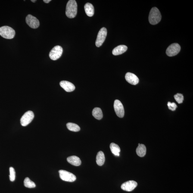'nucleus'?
<instances>
[{"mask_svg": "<svg viewBox=\"0 0 193 193\" xmlns=\"http://www.w3.org/2000/svg\"><path fill=\"white\" fill-rule=\"evenodd\" d=\"M77 12V4L75 0H70L66 5V14L69 18H73L76 17Z\"/></svg>", "mask_w": 193, "mask_h": 193, "instance_id": "obj_1", "label": "nucleus"}, {"mask_svg": "<svg viewBox=\"0 0 193 193\" xmlns=\"http://www.w3.org/2000/svg\"><path fill=\"white\" fill-rule=\"evenodd\" d=\"M161 15L160 11L156 7H153L151 9L149 16L148 20L150 24H157L161 20Z\"/></svg>", "mask_w": 193, "mask_h": 193, "instance_id": "obj_2", "label": "nucleus"}, {"mask_svg": "<svg viewBox=\"0 0 193 193\" xmlns=\"http://www.w3.org/2000/svg\"><path fill=\"white\" fill-rule=\"evenodd\" d=\"M16 32L12 28L8 26L0 27V35L7 39H12L15 36Z\"/></svg>", "mask_w": 193, "mask_h": 193, "instance_id": "obj_3", "label": "nucleus"}, {"mask_svg": "<svg viewBox=\"0 0 193 193\" xmlns=\"http://www.w3.org/2000/svg\"><path fill=\"white\" fill-rule=\"evenodd\" d=\"M63 51V48L61 46L56 45L50 51L49 54L50 58L54 60L58 59L61 57Z\"/></svg>", "mask_w": 193, "mask_h": 193, "instance_id": "obj_4", "label": "nucleus"}, {"mask_svg": "<svg viewBox=\"0 0 193 193\" xmlns=\"http://www.w3.org/2000/svg\"><path fill=\"white\" fill-rule=\"evenodd\" d=\"M60 179L62 180L67 182H73L76 180V176L73 173L64 170L59 171Z\"/></svg>", "mask_w": 193, "mask_h": 193, "instance_id": "obj_5", "label": "nucleus"}, {"mask_svg": "<svg viewBox=\"0 0 193 193\" xmlns=\"http://www.w3.org/2000/svg\"><path fill=\"white\" fill-rule=\"evenodd\" d=\"M107 35V29L105 27H103L98 32L97 38L95 45L98 47H101L105 40Z\"/></svg>", "mask_w": 193, "mask_h": 193, "instance_id": "obj_6", "label": "nucleus"}, {"mask_svg": "<svg viewBox=\"0 0 193 193\" xmlns=\"http://www.w3.org/2000/svg\"><path fill=\"white\" fill-rule=\"evenodd\" d=\"M34 118V114L32 111H28L25 113L20 119L22 126H26L31 123Z\"/></svg>", "mask_w": 193, "mask_h": 193, "instance_id": "obj_7", "label": "nucleus"}, {"mask_svg": "<svg viewBox=\"0 0 193 193\" xmlns=\"http://www.w3.org/2000/svg\"><path fill=\"white\" fill-rule=\"evenodd\" d=\"M180 49L181 47L179 44L176 43L172 44L166 50V54L169 57L174 56L179 53Z\"/></svg>", "mask_w": 193, "mask_h": 193, "instance_id": "obj_8", "label": "nucleus"}, {"mask_svg": "<svg viewBox=\"0 0 193 193\" xmlns=\"http://www.w3.org/2000/svg\"><path fill=\"white\" fill-rule=\"evenodd\" d=\"M26 24L32 28L36 29L39 26V20L31 15L29 14L26 16Z\"/></svg>", "mask_w": 193, "mask_h": 193, "instance_id": "obj_9", "label": "nucleus"}, {"mask_svg": "<svg viewBox=\"0 0 193 193\" xmlns=\"http://www.w3.org/2000/svg\"><path fill=\"white\" fill-rule=\"evenodd\" d=\"M114 108L116 115L120 118L124 117L125 114L123 104L119 100H116L114 101Z\"/></svg>", "mask_w": 193, "mask_h": 193, "instance_id": "obj_10", "label": "nucleus"}, {"mask_svg": "<svg viewBox=\"0 0 193 193\" xmlns=\"http://www.w3.org/2000/svg\"><path fill=\"white\" fill-rule=\"evenodd\" d=\"M137 185V183L135 181L130 180L124 183L121 186V188L123 190L130 192L135 189Z\"/></svg>", "mask_w": 193, "mask_h": 193, "instance_id": "obj_11", "label": "nucleus"}, {"mask_svg": "<svg viewBox=\"0 0 193 193\" xmlns=\"http://www.w3.org/2000/svg\"><path fill=\"white\" fill-rule=\"evenodd\" d=\"M125 79L128 83L132 85H136L139 81V79L136 75L130 72H128L125 75Z\"/></svg>", "mask_w": 193, "mask_h": 193, "instance_id": "obj_12", "label": "nucleus"}, {"mask_svg": "<svg viewBox=\"0 0 193 193\" xmlns=\"http://www.w3.org/2000/svg\"><path fill=\"white\" fill-rule=\"evenodd\" d=\"M60 86L67 92H71L74 91L75 87L73 83L67 81H63L60 82Z\"/></svg>", "mask_w": 193, "mask_h": 193, "instance_id": "obj_13", "label": "nucleus"}, {"mask_svg": "<svg viewBox=\"0 0 193 193\" xmlns=\"http://www.w3.org/2000/svg\"><path fill=\"white\" fill-rule=\"evenodd\" d=\"M127 49V47L126 45H121L116 47L112 51V54L114 56L120 55L123 53Z\"/></svg>", "mask_w": 193, "mask_h": 193, "instance_id": "obj_14", "label": "nucleus"}, {"mask_svg": "<svg viewBox=\"0 0 193 193\" xmlns=\"http://www.w3.org/2000/svg\"><path fill=\"white\" fill-rule=\"evenodd\" d=\"M67 160L70 164L74 166H79L81 164V161L79 158L75 156L68 157Z\"/></svg>", "mask_w": 193, "mask_h": 193, "instance_id": "obj_15", "label": "nucleus"}, {"mask_svg": "<svg viewBox=\"0 0 193 193\" xmlns=\"http://www.w3.org/2000/svg\"><path fill=\"white\" fill-rule=\"evenodd\" d=\"M85 13L89 17H92L94 14V8L92 4L90 3H87L85 5Z\"/></svg>", "mask_w": 193, "mask_h": 193, "instance_id": "obj_16", "label": "nucleus"}, {"mask_svg": "<svg viewBox=\"0 0 193 193\" xmlns=\"http://www.w3.org/2000/svg\"><path fill=\"white\" fill-rule=\"evenodd\" d=\"M105 158L104 152L100 151L97 153L96 156V163L98 166H102L104 164Z\"/></svg>", "mask_w": 193, "mask_h": 193, "instance_id": "obj_17", "label": "nucleus"}, {"mask_svg": "<svg viewBox=\"0 0 193 193\" xmlns=\"http://www.w3.org/2000/svg\"><path fill=\"white\" fill-rule=\"evenodd\" d=\"M146 153V148L145 145L140 144L138 145L136 149L137 154L140 157H143L145 155Z\"/></svg>", "mask_w": 193, "mask_h": 193, "instance_id": "obj_18", "label": "nucleus"}, {"mask_svg": "<svg viewBox=\"0 0 193 193\" xmlns=\"http://www.w3.org/2000/svg\"><path fill=\"white\" fill-rule=\"evenodd\" d=\"M92 115L97 120H100L103 118V115L101 109L98 107H95L92 111Z\"/></svg>", "mask_w": 193, "mask_h": 193, "instance_id": "obj_19", "label": "nucleus"}, {"mask_svg": "<svg viewBox=\"0 0 193 193\" xmlns=\"http://www.w3.org/2000/svg\"><path fill=\"white\" fill-rule=\"evenodd\" d=\"M110 149L111 150L112 152L114 155L119 156H120V153L121 150L120 147L119 146L114 143H112L110 145Z\"/></svg>", "mask_w": 193, "mask_h": 193, "instance_id": "obj_20", "label": "nucleus"}, {"mask_svg": "<svg viewBox=\"0 0 193 193\" xmlns=\"http://www.w3.org/2000/svg\"><path fill=\"white\" fill-rule=\"evenodd\" d=\"M67 129L73 132H78L80 130V128L76 124L73 123H68L67 124Z\"/></svg>", "mask_w": 193, "mask_h": 193, "instance_id": "obj_21", "label": "nucleus"}, {"mask_svg": "<svg viewBox=\"0 0 193 193\" xmlns=\"http://www.w3.org/2000/svg\"><path fill=\"white\" fill-rule=\"evenodd\" d=\"M24 186L28 188H33L36 186V184L29 179L28 177H26L24 181Z\"/></svg>", "mask_w": 193, "mask_h": 193, "instance_id": "obj_22", "label": "nucleus"}, {"mask_svg": "<svg viewBox=\"0 0 193 193\" xmlns=\"http://www.w3.org/2000/svg\"><path fill=\"white\" fill-rule=\"evenodd\" d=\"M174 98L178 104H182L183 102L184 98L183 95L181 93H178L174 95Z\"/></svg>", "mask_w": 193, "mask_h": 193, "instance_id": "obj_23", "label": "nucleus"}, {"mask_svg": "<svg viewBox=\"0 0 193 193\" xmlns=\"http://www.w3.org/2000/svg\"><path fill=\"white\" fill-rule=\"evenodd\" d=\"M10 180L11 181H14L16 178V172L14 169L13 167H10L9 168Z\"/></svg>", "mask_w": 193, "mask_h": 193, "instance_id": "obj_24", "label": "nucleus"}, {"mask_svg": "<svg viewBox=\"0 0 193 193\" xmlns=\"http://www.w3.org/2000/svg\"><path fill=\"white\" fill-rule=\"evenodd\" d=\"M167 106L169 110L172 111H174L177 107V105L175 103H171L170 102H168Z\"/></svg>", "mask_w": 193, "mask_h": 193, "instance_id": "obj_25", "label": "nucleus"}, {"mask_svg": "<svg viewBox=\"0 0 193 193\" xmlns=\"http://www.w3.org/2000/svg\"><path fill=\"white\" fill-rule=\"evenodd\" d=\"M51 1V0H44L43 1L44 2L46 3H49Z\"/></svg>", "mask_w": 193, "mask_h": 193, "instance_id": "obj_26", "label": "nucleus"}, {"mask_svg": "<svg viewBox=\"0 0 193 193\" xmlns=\"http://www.w3.org/2000/svg\"><path fill=\"white\" fill-rule=\"evenodd\" d=\"M36 1H36V0H33H33H31V1H32V2L33 3L36 2Z\"/></svg>", "mask_w": 193, "mask_h": 193, "instance_id": "obj_27", "label": "nucleus"}]
</instances>
